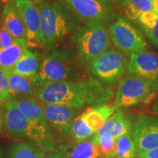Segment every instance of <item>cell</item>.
Wrapping results in <instances>:
<instances>
[{
    "instance_id": "32",
    "label": "cell",
    "mask_w": 158,
    "mask_h": 158,
    "mask_svg": "<svg viewBox=\"0 0 158 158\" xmlns=\"http://www.w3.org/2000/svg\"><path fill=\"white\" fill-rule=\"evenodd\" d=\"M139 158H158V147L138 154Z\"/></svg>"
},
{
    "instance_id": "3",
    "label": "cell",
    "mask_w": 158,
    "mask_h": 158,
    "mask_svg": "<svg viewBox=\"0 0 158 158\" xmlns=\"http://www.w3.org/2000/svg\"><path fill=\"white\" fill-rule=\"evenodd\" d=\"M37 96L45 105H56L80 109L86 104L84 80L47 82L37 88Z\"/></svg>"
},
{
    "instance_id": "31",
    "label": "cell",
    "mask_w": 158,
    "mask_h": 158,
    "mask_svg": "<svg viewBox=\"0 0 158 158\" xmlns=\"http://www.w3.org/2000/svg\"><path fill=\"white\" fill-rule=\"evenodd\" d=\"M143 31L147 35L150 42L152 43L155 47L158 48V19L156 21L155 25L152 28L146 29Z\"/></svg>"
},
{
    "instance_id": "1",
    "label": "cell",
    "mask_w": 158,
    "mask_h": 158,
    "mask_svg": "<svg viewBox=\"0 0 158 158\" xmlns=\"http://www.w3.org/2000/svg\"><path fill=\"white\" fill-rule=\"evenodd\" d=\"M40 13V31L43 45H51L75 32L84 21L64 2L41 1L37 4Z\"/></svg>"
},
{
    "instance_id": "43",
    "label": "cell",
    "mask_w": 158,
    "mask_h": 158,
    "mask_svg": "<svg viewBox=\"0 0 158 158\" xmlns=\"http://www.w3.org/2000/svg\"><path fill=\"white\" fill-rule=\"evenodd\" d=\"M1 103H2V102H1V101H0V106H1Z\"/></svg>"
},
{
    "instance_id": "37",
    "label": "cell",
    "mask_w": 158,
    "mask_h": 158,
    "mask_svg": "<svg viewBox=\"0 0 158 158\" xmlns=\"http://www.w3.org/2000/svg\"><path fill=\"white\" fill-rule=\"evenodd\" d=\"M100 1L103 2L108 3V4H111L112 2H116V0H100Z\"/></svg>"
},
{
    "instance_id": "14",
    "label": "cell",
    "mask_w": 158,
    "mask_h": 158,
    "mask_svg": "<svg viewBox=\"0 0 158 158\" xmlns=\"http://www.w3.org/2000/svg\"><path fill=\"white\" fill-rule=\"evenodd\" d=\"M3 25L15 39L27 40V32L23 19L13 0H7L3 7Z\"/></svg>"
},
{
    "instance_id": "30",
    "label": "cell",
    "mask_w": 158,
    "mask_h": 158,
    "mask_svg": "<svg viewBox=\"0 0 158 158\" xmlns=\"http://www.w3.org/2000/svg\"><path fill=\"white\" fill-rule=\"evenodd\" d=\"M15 39L10 34L4 25L0 28V50L10 47L13 44Z\"/></svg>"
},
{
    "instance_id": "2",
    "label": "cell",
    "mask_w": 158,
    "mask_h": 158,
    "mask_svg": "<svg viewBox=\"0 0 158 158\" xmlns=\"http://www.w3.org/2000/svg\"><path fill=\"white\" fill-rule=\"evenodd\" d=\"M77 49V57L82 62L89 63L109 48L110 36L103 23L88 21L73 35Z\"/></svg>"
},
{
    "instance_id": "42",
    "label": "cell",
    "mask_w": 158,
    "mask_h": 158,
    "mask_svg": "<svg viewBox=\"0 0 158 158\" xmlns=\"http://www.w3.org/2000/svg\"><path fill=\"white\" fill-rule=\"evenodd\" d=\"M7 0H0V3L1 2H4V3H6L7 2Z\"/></svg>"
},
{
    "instance_id": "33",
    "label": "cell",
    "mask_w": 158,
    "mask_h": 158,
    "mask_svg": "<svg viewBox=\"0 0 158 158\" xmlns=\"http://www.w3.org/2000/svg\"><path fill=\"white\" fill-rule=\"evenodd\" d=\"M62 149L61 146L56 147L55 151L52 152L51 153H48V155H45L43 158H62Z\"/></svg>"
},
{
    "instance_id": "20",
    "label": "cell",
    "mask_w": 158,
    "mask_h": 158,
    "mask_svg": "<svg viewBox=\"0 0 158 158\" xmlns=\"http://www.w3.org/2000/svg\"><path fill=\"white\" fill-rule=\"evenodd\" d=\"M28 43L24 39H15L10 47L0 50V68L9 70L16 64L23 52L28 48Z\"/></svg>"
},
{
    "instance_id": "13",
    "label": "cell",
    "mask_w": 158,
    "mask_h": 158,
    "mask_svg": "<svg viewBox=\"0 0 158 158\" xmlns=\"http://www.w3.org/2000/svg\"><path fill=\"white\" fill-rule=\"evenodd\" d=\"M30 124V120L23 115L13 100L7 102L4 114V126L10 135L26 140Z\"/></svg>"
},
{
    "instance_id": "29",
    "label": "cell",
    "mask_w": 158,
    "mask_h": 158,
    "mask_svg": "<svg viewBox=\"0 0 158 158\" xmlns=\"http://www.w3.org/2000/svg\"><path fill=\"white\" fill-rule=\"evenodd\" d=\"M158 19V15L153 11L146 12L142 13L138 18L136 22L139 25L140 29L142 31L146 29H152L155 25L156 21Z\"/></svg>"
},
{
    "instance_id": "39",
    "label": "cell",
    "mask_w": 158,
    "mask_h": 158,
    "mask_svg": "<svg viewBox=\"0 0 158 158\" xmlns=\"http://www.w3.org/2000/svg\"><path fill=\"white\" fill-rule=\"evenodd\" d=\"M0 158H5V155H4V152L2 149L0 147Z\"/></svg>"
},
{
    "instance_id": "5",
    "label": "cell",
    "mask_w": 158,
    "mask_h": 158,
    "mask_svg": "<svg viewBox=\"0 0 158 158\" xmlns=\"http://www.w3.org/2000/svg\"><path fill=\"white\" fill-rule=\"evenodd\" d=\"M128 62L120 51L108 49L89 63V71L106 84H114L127 70Z\"/></svg>"
},
{
    "instance_id": "45",
    "label": "cell",
    "mask_w": 158,
    "mask_h": 158,
    "mask_svg": "<svg viewBox=\"0 0 158 158\" xmlns=\"http://www.w3.org/2000/svg\"></svg>"
},
{
    "instance_id": "15",
    "label": "cell",
    "mask_w": 158,
    "mask_h": 158,
    "mask_svg": "<svg viewBox=\"0 0 158 158\" xmlns=\"http://www.w3.org/2000/svg\"><path fill=\"white\" fill-rule=\"evenodd\" d=\"M119 106L116 105H98L87 108L81 114L82 118L88 126L97 133L106 121L118 109Z\"/></svg>"
},
{
    "instance_id": "4",
    "label": "cell",
    "mask_w": 158,
    "mask_h": 158,
    "mask_svg": "<svg viewBox=\"0 0 158 158\" xmlns=\"http://www.w3.org/2000/svg\"><path fill=\"white\" fill-rule=\"evenodd\" d=\"M77 75L78 68L72 51L56 50L45 57L38 73L32 80L38 86L47 82L71 81Z\"/></svg>"
},
{
    "instance_id": "12",
    "label": "cell",
    "mask_w": 158,
    "mask_h": 158,
    "mask_svg": "<svg viewBox=\"0 0 158 158\" xmlns=\"http://www.w3.org/2000/svg\"><path fill=\"white\" fill-rule=\"evenodd\" d=\"M43 108L48 123L62 135L71 136L72 126L78 114V109L56 105H45Z\"/></svg>"
},
{
    "instance_id": "40",
    "label": "cell",
    "mask_w": 158,
    "mask_h": 158,
    "mask_svg": "<svg viewBox=\"0 0 158 158\" xmlns=\"http://www.w3.org/2000/svg\"><path fill=\"white\" fill-rule=\"evenodd\" d=\"M124 1V0H116V3L119 4V5H122V3H123V2Z\"/></svg>"
},
{
    "instance_id": "25",
    "label": "cell",
    "mask_w": 158,
    "mask_h": 158,
    "mask_svg": "<svg viewBox=\"0 0 158 158\" xmlns=\"http://www.w3.org/2000/svg\"><path fill=\"white\" fill-rule=\"evenodd\" d=\"M93 140L96 144L99 157L101 158L116 157V140L111 134L105 133L99 136L94 135Z\"/></svg>"
},
{
    "instance_id": "41",
    "label": "cell",
    "mask_w": 158,
    "mask_h": 158,
    "mask_svg": "<svg viewBox=\"0 0 158 158\" xmlns=\"http://www.w3.org/2000/svg\"><path fill=\"white\" fill-rule=\"evenodd\" d=\"M30 1L33 2H35V3H36V4H38L40 2H41V1H42V0H30Z\"/></svg>"
},
{
    "instance_id": "38",
    "label": "cell",
    "mask_w": 158,
    "mask_h": 158,
    "mask_svg": "<svg viewBox=\"0 0 158 158\" xmlns=\"http://www.w3.org/2000/svg\"><path fill=\"white\" fill-rule=\"evenodd\" d=\"M154 109H155L156 112H158V98L157 99V100H156L155 106H154Z\"/></svg>"
},
{
    "instance_id": "10",
    "label": "cell",
    "mask_w": 158,
    "mask_h": 158,
    "mask_svg": "<svg viewBox=\"0 0 158 158\" xmlns=\"http://www.w3.org/2000/svg\"><path fill=\"white\" fill-rule=\"evenodd\" d=\"M24 23L29 46L42 47L40 13L37 4L30 0H13Z\"/></svg>"
},
{
    "instance_id": "24",
    "label": "cell",
    "mask_w": 158,
    "mask_h": 158,
    "mask_svg": "<svg viewBox=\"0 0 158 158\" xmlns=\"http://www.w3.org/2000/svg\"><path fill=\"white\" fill-rule=\"evenodd\" d=\"M126 16L136 21L142 13L153 11L152 0H124L122 5Z\"/></svg>"
},
{
    "instance_id": "18",
    "label": "cell",
    "mask_w": 158,
    "mask_h": 158,
    "mask_svg": "<svg viewBox=\"0 0 158 158\" xmlns=\"http://www.w3.org/2000/svg\"><path fill=\"white\" fill-rule=\"evenodd\" d=\"M10 82V95L12 98H31L37 94V85L32 78H27L7 70Z\"/></svg>"
},
{
    "instance_id": "27",
    "label": "cell",
    "mask_w": 158,
    "mask_h": 158,
    "mask_svg": "<svg viewBox=\"0 0 158 158\" xmlns=\"http://www.w3.org/2000/svg\"><path fill=\"white\" fill-rule=\"evenodd\" d=\"M94 133L84 121L82 116H76L72 126V136L76 143L85 141Z\"/></svg>"
},
{
    "instance_id": "26",
    "label": "cell",
    "mask_w": 158,
    "mask_h": 158,
    "mask_svg": "<svg viewBox=\"0 0 158 158\" xmlns=\"http://www.w3.org/2000/svg\"><path fill=\"white\" fill-rule=\"evenodd\" d=\"M137 149L131 132L116 139L115 158H135Z\"/></svg>"
},
{
    "instance_id": "23",
    "label": "cell",
    "mask_w": 158,
    "mask_h": 158,
    "mask_svg": "<svg viewBox=\"0 0 158 158\" xmlns=\"http://www.w3.org/2000/svg\"><path fill=\"white\" fill-rule=\"evenodd\" d=\"M15 102L20 111L29 120L43 124H48L43 108L32 98H22L12 100Z\"/></svg>"
},
{
    "instance_id": "34",
    "label": "cell",
    "mask_w": 158,
    "mask_h": 158,
    "mask_svg": "<svg viewBox=\"0 0 158 158\" xmlns=\"http://www.w3.org/2000/svg\"><path fill=\"white\" fill-rule=\"evenodd\" d=\"M4 124V115L1 106H0V135L2 133V126Z\"/></svg>"
},
{
    "instance_id": "19",
    "label": "cell",
    "mask_w": 158,
    "mask_h": 158,
    "mask_svg": "<svg viewBox=\"0 0 158 158\" xmlns=\"http://www.w3.org/2000/svg\"><path fill=\"white\" fill-rule=\"evenodd\" d=\"M40 63L37 55L30 50H26L16 64L9 70V72L24 78H33L38 73Z\"/></svg>"
},
{
    "instance_id": "36",
    "label": "cell",
    "mask_w": 158,
    "mask_h": 158,
    "mask_svg": "<svg viewBox=\"0 0 158 158\" xmlns=\"http://www.w3.org/2000/svg\"><path fill=\"white\" fill-rule=\"evenodd\" d=\"M3 7H2V3H0V28H1V27L3 24V19H2Z\"/></svg>"
},
{
    "instance_id": "17",
    "label": "cell",
    "mask_w": 158,
    "mask_h": 158,
    "mask_svg": "<svg viewBox=\"0 0 158 158\" xmlns=\"http://www.w3.org/2000/svg\"><path fill=\"white\" fill-rule=\"evenodd\" d=\"M86 104L102 105L108 102L113 96V92L110 88L105 86L101 82L93 77L84 79Z\"/></svg>"
},
{
    "instance_id": "6",
    "label": "cell",
    "mask_w": 158,
    "mask_h": 158,
    "mask_svg": "<svg viewBox=\"0 0 158 158\" xmlns=\"http://www.w3.org/2000/svg\"><path fill=\"white\" fill-rule=\"evenodd\" d=\"M109 31L114 44L122 52L132 54L145 50L143 36L125 18L118 17L109 26Z\"/></svg>"
},
{
    "instance_id": "44",
    "label": "cell",
    "mask_w": 158,
    "mask_h": 158,
    "mask_svg": "<svg viewBox=\"0 0 158 158\" xmlns=\"http://www.w3.org/2000/svg\"><path fill=\"white\" fill-rule=\"evenodd\" d=\"M47 1H52V0H47Z\"/></svg>"
},
{
    "instance_id": "28",
    "label": "cell",
    "mask_w": 158,
    "mask_h": 158,
    "mask_svg": "<svg viewBox=\"0 0 158 158\" xmlns=\"http://www.w3.org/2000/svg\"><path fill=\"white\" fill-rule=\"evenodd\" d=\"M10 99V82L7 72L0 68V101H8Z\"/></svg>"
},
{
    "instance_id": "7",
    "label": "cell",
    "mask_w": 158,
    "mask_h": 158,
    "mask_svg": "<svg viewBox=\"0 0 158 158\" xmlns=\"http://www.w3.org/2000/svg\"><path fill=\"white\" fill-rule=\"evenodd\" d=\"M151 83L135 76H127L118 84L116 94L118 106L129 107L147 102L156 92Z\"/></svg>"
},
{
    "instance_id": "9",
    "label": "cell",
    "mask_w": 158,
    "mask_h": 158,
    "mask_svg": "<svg viewBox=\"0 0 158 158\" xmlns=\"http://www.w3.org/2000/svg\"><path fill=\"white\" fill-rule=\"evenodd\" d=\"M127 76L143 78L158 90V54L141 51L130 54L127 66Z\"/></svg>"
},
{
    "instance_id": "11",
    "label": "cell",
    "mask_w": 158,
    "mask_h": 158,
    "mask_svg": "<svg viewBox=\"0 0 158 158\" xmlns=\"http://www.w3.org/2000/svg\"><path fill=\"white\" fill-rule=\"evenodd\" d=\"M138 155L158 147V118L141 116L131 131Z\"/></svg>"
},
{
    "instance_id": "8",
    "label": "cell",
    "mask_w": 158,
    "mask_h": 158,
    "mask_svg": "<svg viewBox=\"0 0 158 158\" xmlns=\"http://www.w3.org/2000/svg\"><path fill=\"white\" fill-rule=\"evenodd\" d=\"M83 21L109 23L116 19L110 4L100 0H63Z\"/></svg>"
},
{
    "instance_id": "35",
    "label": "cell",
    "mask_w": 158,
    "mask_h": 158,
    "mask_svg": "<svg viewBox=\"0 0 158 158\" xmlns=\"http://www.w3.org/2000/svg\"><path fill=\"white\" fill-rule=\"evenodd\" d=\"M153 12L158 15V0H152Z\"/></svg>"
},
{
    "instance_id": "22",
    "label": "cell",
    "mask_w": 158,
    "mask_h": 158,
    "mask_svg": "<svg viewBox=\"0 0 158 158\" xmlns=\"http://www.w3.org/2000/svg\"><path fill=\"white\" fill-rule=\"evenodd\" d=\"M50 153L43 148L26 141L11 144L9 149V158H43Z\"/></svg>"
},
{
    "instance_id": "16",
    "label": "cell",
    "mask_w": 158,
    "mask_h": 158,
    "mask_svg": "<svg viewBox=\"0 0 158 158\" xmlns=\"http://www.w3.org/2000/svg\"><path fill=\"white\" fill-rule=\"evenodd\" d=\"M133 127L129 118L121 110L118 109L97 132L95 135L99 136L105 133H109L116 140L125 133H130Z\"/></svg>"
},
{
    "instance_id": "21",
    "label": "cell",
    "mask_w": 158,
    "mask_h": 158,
    "mask_svg": "<svg viewBox=\"0 0 158 158\" xmlns=\"http://www.w3.org/2000/svg\"><path fill=\"white\" fill-rule=\"evenodd\" d=\"M62 149V158H97L99 154L93 137L75 145L68 147L60 145Z\"/></svg>"
}]
</instances>
